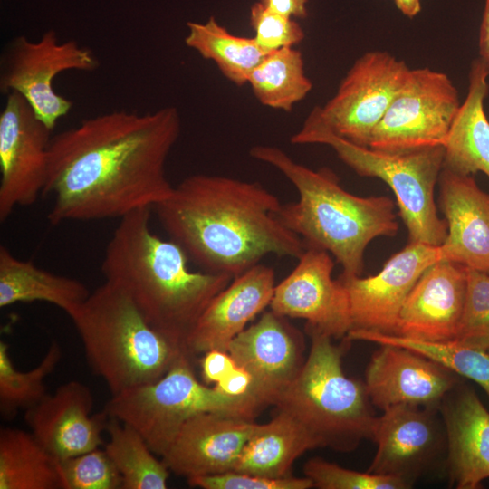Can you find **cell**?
I'll list each match as a JSON object with an SVG mask.
<instances>
[{"instance_id":"cell-40","label":"cell","mask_w":489,"mask_h":489,"mask_svg":"<svg viewBox=\"0 0 489 489\" xmlns=\"http://www.w3.org/2000/svg\"><path fill=\"white\" fill-rule=\"evenodd\" d=\"M268 10L291 18L307 16V0H260Z\"/></svg>"},{"instance_id":"cell-26","label":"cell","mask_w":489,"mask_h":489,"mask_svg":"<svg viewBox=\"0 0 489 489\" xmlns=\"http://www.w3.org/2000/svg\"><path fill=\"white\" fill-rule=\"evenodd\" d=\"M87 286L74 278L43 270L0 246V307L44 302L70 316L89 297Z\"/></svg>"},{"instance_id":"cell-8","label":"cell","mask_w":489,"mask_h":489,"mask_svg":"<svg viewBox=\"0 0 489 489\" xmlns=\"http://www.w3.org/2000/svg\"><path fill=\"white\" fill-rule=\"evenodd\" d=\"M264 408L254 394L232 396L201 384L192 359L183 355L158 380L112 395L103 411L135 428L162 456L181 426L197 414L215 412L254 420Z\"/></svg>"},{"instance_id":"cell-5","label":"cell","mask_w":489,"mask_h":489,"mask_svg":"<svg viewBox=\"0 0 489 489\" xmlns=\"http://www.w3.org/2000/svg\"><path fill=\"white\" fill-rule=\"evenodd\" d=\"M69 317L90 367L111 395L158 380L186 355L150 327L130 299L108 282Z\"/></svg>"},{"instance_id":"cell-32","label":"cell","mask_w":489,"mask_h":489,"mask_svg":"<svg viewBox=\"0 0 489 489\" xmlns=\"http://www.w3.org/2000/svg\"><path fill=\"white\" fill-rule=\"evenodd\" d=\"M62 358V350L53 341L41 362L31 370H17L9 354L8 345L0 341V412L12 418L19 410L32 408L47 394L46 378Z\"/></svg>"},{"instance_id":"cell-36","label":"cell","mask_w":489,"mask_h":489,"mask_svg":"<svg viewBox=\"0 0 489 489\" xmlns=\"http://www.w3.org/2000/svg\"><path fill=\"white\" fill-rule=\"evenodd\" d=\"M250 24L254 38L267 53L284 47H294L304 39L302 26L291 17L272 12L260 2L253 5Z\"/></svg>"},{"instance_id":"cell-12","label":"cell","mask_w":489,"mask_h":489,"mask_svg":"<svg viewBox=\"0 0 489 489\" xmlns=\"http://www.w3.org/2000/svg\"><path fill=\"white\" fill-rule=\"evenodd\" d=\"M51 130L19 94H7L0 113V220L43 195Z\"/></svg>"},{"instance_id":"cell-16","label":"cell","mask_w":489,"mask_h":489,"mask_svg":"<svg viewBox=\"0 0 489 489\" xmlns=\"http://www.w3.org/2000/svg\"><path fill=\"white\" fill-rule=\"evenodd\" d=\"M379 346L368 364L364 386L371 404L382 411L398 405L439 407L461 380L452 370L416 351Z\"/></svg>"},{"instance_id":"cell-28","label":"cell","mask_w":489,"mask_h":489,"mask_svg":"<svg viewBox=\"0 0 489 489\" xmlns=\"http://www.w3.org/2000/svg\"><path fill=\"white\" fill-rule=\"evenodd\" d=\"M186 45L216 63L232 83L243 86L254 67L268 53L249 37L234 35L214 17L205 23L188 22Z\"/></svg>"},{"instance_id":"cell-38","label":"cell","mask_w":489,"mask_h":489,"mask_svg":"<svg viewBox=\"0 0 489 489\" xmlns=\"http://www.w3.org/2000/svg\"><path fill=\"white\" fill-rule=\"evenodd\" d=\"M200 366L204 381L208 384H216L226 377L236 365L227 351L212 350L204 353Z\"/></svg>"},{"instance_id":"cell-29","label":"cell","mask_w":489,"mask_h":489,"mask_svg":"<svg viewBox=\"0 0 489 489\" xmlns=\"http://www.w3.org/2000/svg\"><path fill=\"white\" fill-rule=\"evenodd\" d=\"M247 83L264 106L287 112L312 89L302 54L294 47L268 53L252 71Z\"/></svg>"},{"instance_id":"cell-22","label":"cell","mask_w":489,"mask_h":489,"mask_svg":"<svg viewBox=\"0 0 489 489\" xmlns=\"http://www.w3.org/2000/svg\"><path fill=\"white\" fill-rule=\"evenodd\" d=\"M438 206L445 216L447 235L439 246L442 261L489 273V193L473 176L443 167Z\"/></svg>"},{"instance_id":"cell-23","label":"cell","mask_w":489,"mask_h":489,"mask_svg":"<svg viewBox=\"0 0 489 489\" xmlns=\"http://www.w3.org/2000/svg\"><path fill=\"white\" fill-rule=\"evenodd\" d=\"M446 439L451 484L479 489L489 478V411L475 389L461 380L439 405Z\"/></svg>"},{"instance_id":"cell-3","label":"cell","mask_w":489,"mask_h":489,"mask_svg":"<svg viewBox=\"0 0 489 489\" xmlns=\"http://www.w3.org/2000/svg\"><path fill=\"white\" fill-rule=\"evenodd\" d=\"M151 210L138 209L120 219L107 244L101 272L150 327L187 355V340L197 319L233 278L191 271L184 250L151 231Z\"/></svg>"},{"instance_id":"cell-42","label":"cell","mask_w":489,"mask_h":489,"mask_svg":"<svg viewBox=\"0 0 489 489\" xmlns=\"http://www.w3.org/2000/svg\"><path fill=\"white\" fill-rule=\"evenodd\" d=\"M398 9L407 17L413 18L421 11L420 0H394Z\"/></svg>"},{"instance_id":"cell-6","label":"cell","mask_w":489,"mask_h":489,"mask_svg":"<svg viewBox=\"0 0 489 489\" xmlns=\"http://www.w3.org/2000/svg\"><path fill=\"white\" fill-rule=\"evenodd\" d=\"M311 350L292 381L274 403L302 423L321 447L340 452L355 450L371 439L377 417L364 384L348 378L342 369L343 345L306 325Z\"/></svg>"},{"instance_id":"cell-39","label":"cell","mask_w":489,"mask_h":489,"mask_svg":"<svg viewBox=\"0 0 489 489\" xmlns=\"http://www.w3.org/2000/svg\"><path fill=\"white\" fill-rule=\"evenodd\" d=\"M215 386L232 396H243L250 393L254 394L252 392L251 376L237 366H235L226 377L217 382Z\"/></svg>"},{"instance_id":"cell-33","label":"cell","mask_w":489,"mask_h":489,"mask_svg":"<svg viewBox=\"0 0 489 489\" xmlns=\"http://www.w3.org/2000/svg\"><path fill=\"white\" fill-rule=\"evenodd\" d=\"M62 489H121V476L105 450L100 447L58 459Z\"/></svg>"},{"instance_id":"cell-10","label":"cell","mask_w":489,"mask_h":489,"mask_svg":"<svg viewBox=\"0 0 489 489\" xmlns=\"http://www.w3.org/2000/svg\"><path fill=\"white\" fill-rule=\"evenodd\" d=\"M449 76L428 67L409 70L374 129L369 148L390 154L443 146L460 108Z\"/></svg>"},{"instance_id":"cell-18","label":"cell","mask_w":489,"mask_h":489,"mask_svg":"<svg viewBox=\"0 0 489 489\" xmlns=\"http://www.w3.org/2000/svg\"><path fill=\"white\" fill-rule=\"evenodd\" d=\"M258 424L215 412L188 418L162 455L169 471L187 478L234 471Z\"/></svg>"},{"instance_id":"cell-19","label":"cell","mask_w":489,"mask_h":489,"mask_svg":"<svg viewBox=\"0 0 489 489\" xmlns=\"http://www.w3.org/2000/svg\"><path fill=\"white\" fill-rule=\"evenodd\" d=\"M283 319L266 312L227 347L235 365L251 376L252 392L264 407L274 405L303 363L300 341Z\"/></svg>"},{"instance_id":"cell-35","label":"cell","mask_w":489,"mask_h":489,"mask_svg":"<svg viewBox=\"0 0 489 489\" xmlns=\"http://www.w3.org/2000/svg\"><path fill=\"white\" fill-rule=\"evenodd\" d=\"M305 476L320 489H408L405 480L370 472H359L341 467L321 458H312L304 465Z\"/></svg>"},{"instance_id":"cell-9","label":"cell","mask_w":489,"mask_h":489,"mask_svg":"<svg viewBox=\"0 0 489 489\" xmlns=\"http://www.w3.org/2000/svg\"><path fill=\"white\" fill-rule=\"evenodd\" d=\"M99 61L93 52L75 40L61 42L54 30L37 41L25 35L11 39L0 58V91L21 95L35 115L53 130L73 104L54 90V79L67 71L93 72Z\"/></svg>"},{"instance_id":"cell-30","label":"cell","mask_w":489,"mask_h":489,"mask_svg":"<svg viewBox=\"0 0 489 489\" xmlns=\"http://www.w3.org/2000/svg\"><path fill=\"white\" fill-rule=\"evenodd\" d=\"M106 431L109 440L104 450L121 476V489L167 488L168 467L135 428L109 417Z\"/></svg>"},{"instance_id":"cell-31","label":"cell","mask_w":489,"mask_h":489,"mask_svg":"<svg viewBox=\"0 0 489 489\" xmlns=\"http://www.w3.org/2000/svg\"><path fill=\"white\" fill-rule=\"evenodd\" d=\"M347 338L350 340H365L379 345H396L416 351L440 363L458 376L473 380L485 391L489 398L488 350L455 340L424 341L363 330H351Z\"/></svg>"},{"instance_id":"cell-14","label":"cell","mask_w":489,"mask_h":489,"mask_svg":"<svg viewBox=\"0 0 489 489\" xmlns=\"http://www.w3.org/2000/svg\"><path fill=\"white\" fill-rule=\"evenodd\" d=\"M439 407L398 405L377 417V451L368 472L399 477L411 486L446 449Z\"/></svg>"},{"instance_id":"cell-41","label":"cell","mask_w":489,"mask_h":489,"mask_svg":"<svg viewBox=\"0 0 489 489\" xmlns=\"http://www.w3.org/2000/svg\"><path fill=\"white\" fill-rule=\"evenodd\" d=\"M478 59L489 74V0H485L478 38Z\"/></svg>"},{"instance_id":"cell-25","label":"cell","mask_w":489,"mask_h":489,"mask_svg":"<svg viewBox=\"0 0 489 489\" xmlns=\"http://www.w3.org/2000/svg\"><path fill=\"white\" fill-rule=\"evenodd\" d=\"M321 447L318 439L297 419L279 411L265 424H258L234 471L270 478L291 475L294 461Z\"/></svg>"},{"instance_id":"cell-4","label":"cell","mask_w":489,"mask_h":489,"mask_svg":"<svg viewBox=\"0 0 489 489\" xmlns=\"http://www.w3.org/2000/svg\"><path fill=\"white\" fill-rule=\"evenodd\" d=\"M250 155L274 167L297 189V201L282 204V223L306 246L331 254L343 274L360 275L368 244L379 236L398 234L395 203L388 197L355 196L340 186L329 168L313 170L273 146H254Z\"/></svg>"},{"instance_id":"cell-7","label":"cell","mask_w":489,"mask_h":489,"mask_svg":"<svg viewBox=\"0 0 489 489\" xmlns=\"http://www.w3.org/2000/svg\"><path fill=\"white\" fill-rule=\"evenodd\" d=\"M292 144H322L361 177L384 181L396 197L399 216L409 242L440 246L447 235L445 219L438 216L435 187L444 166L445 147L390 154L343 139L327 129L313 110L301 129L291 138Z\"/></svg>"},{"instance_id":"cell-43","label":"cell","mask_w":489,"mask_h":489,"mask_svg":"<svg viewBox=\"0 0 489 489\" xmlns=\"http://www.w3.org/2000/svg\"><path fill=\"white\" fill-rule=\"evenodd\" d=\"M488 351H489V350H488Z\"/></svg>"},{"instance_id":"cell-34","label":"cell","mask_w":489,"mask_h":489,"mask_svg":"<svg viewBox=\"0 0 489 489\" xmlns=\"http://www.w3.org/2000/svg\"><path fill=\"white\" fill-rule=\"evenodd\" d=\"M454 340L489 350V273L467 268L465 305Z\"/></svg>"},{"instance_id":"cell-21","label":"cell","mask_w":489,"mask_h":489,"mask_svg":"<svg viewBox=\"0 0 489 489\" xmlns=\"http://www.w3.org/2000/svg\"><path fill=\"white\" fill-rule=\"evenodd\" d=\"M273 268L258 264L232 279L203 311L186 343L187 355L212 350L227 351L232 340L270 305L274 288Z\"/></svg>"},{"instance_id":"cell-27","label":"cell","mask_w":489,"mask_h":489,"mask_svg":"<svg viewBox=\"0 0 489 489\" xmlns=\"http://www.w3.org/2000/svg\"><path fill=\"white\" fill-rule=\"evenodd\" d=\"M0 489H62L58 459L32 433L1 427Z\"/></svg>"},{"instance_id":"cell-17","label":"cell","mask_w":489,"mask_h":489,"mask_svg":"<svg viewBox=\"0 0 489 489\" xmlns=\"http://www.w3.org/2000/svg\"><path fill=\"white\" fill-rule=\"evenodd\" d=\"M93 396L78 380L62 384L25 411L24 421L39 443L55 458L64 459L99 448L108 415L91 414Z\"/></svg>"},{"instance_id":"cell-15","label":"cell","mask_w":489,"mask_h":489,"mask_svg":"<svg viewBox=\"0 0 489 489\" xmlns=\"http://www.w3.org/2000/svg\"><path fill=\"white\" fill-rule=\"evenodd\" d=\"M334 262L325 250L306 246L292 272L275 285L271 311L282 317L304 319L331 338L351 329L348 294L332 278Z\"/></svg>"},{"instance_id":"cell-37","label":"cell","mask_w":489,"mask_h":489,"mask_svg":"<svg viewBox=\"0 0 489 489\" xmlns=\"http://www.w3.org/2000/svg\"><path fill=\"white\" fill-rule=\"evenodd\" d=\"M194 487L204 489H308L313 487L310 478L291 475L270 478L236 471L187 478Z\"/></svg>"},{"instance_id":"cell-11","label":"cell","mask_w":489,"mask_h":489,"mask_svg":"<svg viewBox=\"0 0 489 489\" xmlns=\"http://www.w3.org/2000/svg\"><path fill=\"white\" fill-rule=\"evenodd\" d=\"M410 68L385 51L359 57L341 80L336 93L312 110L331 132L353 144L369 147L379 124Z\"/></svg>"},{"instance_id":"cell-24","label":"cell","mask_w":489,"mask_h":489,"mask_svg":"<svg viewBox=\"0 0 489 489\" xmlns=\"http://www.w3.org/2000/svg\"><path fill=\"white\" fill-rule=\"evenodd\" d=\"M488 77L481 61L473 60L467 94L445 144L443 167L461 175L483 172L489 177V120L484 110L489 93Z\"/></svg>"},{"instance_id":"cell-13","label":"cell","mask_w":489,"mask_h":489,"mask_svg":"<svg viewBox=\"0 0 489 489\" xmlns=\"http://www.w3.org/2000/svg\"><path fill=\"white\" fill-rule=\"evenodd\" d=\"M442 261L439 246L411 243L393 254L375 275H345L351 330L394 334L400 310L422 273Z\"/></svg>"},{"instance_id":"cell-2","label":"cell","mask_w":489,"mask_h":489,"mask_svg":"<svg viewBox=\"0 0 489 489\" xmlns=\"http://www.w3.org/2000/svg\"><path fill=\"white\" fill-rule=\"evenodd\" d=\"M282 203L258 182L197 174L156 205L158 218L205 272L235 278L266 255L298 259L306 245L278 214Z\"/></svg>"},{"instance_id":"cell-20","label":"cell","mask_w":489,"mask_h":489,"mask_svg":"<svg viewBox=\"0 0 489 489\" xmlns=\"http://www.w3.org/2000/svg\"><path fill=\"white\" fill-rule=\"evenodd\" d=\"M467 268L438 261L419 277L406 299L395 335L424 340H454L462 317Z\"/></svg>"},{"instance_id":"cell-1","label":"cell","mask_w":489,"mask_h":489,"mask_svg":"<svg viewBox=\"0 0 489 489\" xmlns=\"http://www.w3.org/2000/svg\"><path fill=\"white\" fill-rule=\"evenodd\" d=\"M181 131L176 107L113 110L52 137L43 195L53 225L122 218L171 194L165 166Z\"/></svg>"}]
</instances>
